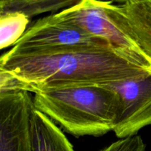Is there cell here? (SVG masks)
<instances>
[{
	"label": "cell",
	"mask_w": 151,
	"mask_h": 151,
	"mask_svg": "<svg viewBox=\"0 0 151 151\" xmlns=\"http://www.w3.org/2000/svg\"><path fill=\"white\" fill-rule=\"evenodd\" d=\"M75 45L111 46L106 41L87 33L55 13L38 19L32 24L14 47L50 48Z\"/></svg>",
	"instance_id": "8992f818"
},
{
	"label": "cell",
	"mask_w": 151,
	"mask_h": 151,
	"mask_svg": "<svg viewBox=\"0 0 151 151\" xmlns=\"http://www.w3.org/2000/svg\"><path fill=\"white\" fill-rule=\"evenodd\" d=\"M100 151H145V144L137 134L120 139Z\"/></svg>",
	"instance_id": "30bf717a"
},
{
	"label": "cell",
	"mask_w": 151,
	"mask_h": 151,
	"mask_svg": "<svg viewBox=\"0 0 151 151\" xmlns=\"http://www.w3.org/2000/svg\"><path fill=\"white\" fill-rule=\"evenodd\" d=\"M30 139L32 151H75L54 121L35 107L30 116Z\"/></svg>",
	"instance_id": "52a82bcc"
},
{
	"label": "cell",
	"mask_w": 151,
	"mask_h": 151,
	"mask_svg": "<svg viewBox=\"0 0 151 151\" xmlns=\"http://www.w3.org/2000/svg\"><path fill=\"white\" fill-rule=\"evenodd\" d=\"M29 19L13 12L0 14V49L14 46L27 29Z\"/></svg>",
	"instance_id": "9c48e42d"
},
{
	"label": "cell",
	"mask_w": 151,
	"mask_h": 151,
	"mask_svg": "<svg viewBox=\"0 0 151 151\" xmlns=\"http://www.w3.org/2000/svg\"><path fill=\"white\" fill-rule=\"evenodd\" d=\"M107 86L118 93L120 100L114 129L118 138L137 135L143 128L151 125V73Z\"/></svg>",
	"instance_id": "5b68a950"
},
{
	"label": "cell",
	"mask_w": 151,
	"mask_h": 151,
	"mask_svg": "<svg viewBox=\"0 0 151 151\" xmlns=\"http://www.w3.org/2000/svg\"><path fill=\"white\" fill-rule=\"evenodd\" d=\"M34 107L29 91L0 93V151H32L30 116Z\"/></svg>",
	"instance_id": "277c9868"
},
{
	"label": "cell",
	"mask_w": 151,
	"mask_h": 151,
	"mask_svg": "<svg viewBox=\"0 0 151 151\" xmlns=\"http://www.w3.org/2000/svg\"><path fill=\"white\" fill-rule=\"evenodd\" d=\"M150 73L111 46H13L0 58V93L17 90L35 93L70 86L109 85Z\"/></svg>",
	"instance_id": "6da1fadb"
},
{
	"label": "cell",
	"mask_w": 151,
	"mask_h": 151,
	"mask_svg": "<svg viewBox=\"0 0 151 151\" xmlns=\"http://www.w3.org/2000/svg\"><path fill=\"white\" fill-rule=\"evenodd\" d=\"M58 13L65 20L92 36L106 41L145 69L151 71V59L139 44L119 4H114L111 0H80Z\"/></svg>",
	"instance_id": "3957f363"
},
{
	"label": "cell",
	"mask_w": 151,
	"mask_h": 151,
	"mask_svg": "<svg viewBox=\"0 0 151 151\" xmlns=\"http://www.w3.org/2000/svg\"><path fill=\"white\" fill-rule=\"evenodd\" d=\"M119 7L143 51L151 59V0H132Z\"/></svg>",
	"instance_id": "ba28073f"
},
{
	"label": "cell",
	"mask_w": 151,
	"mask_h": 151,
	"mask_svg": "<svg viewBox=\"0 0 151 151\" xmlns=\"http://www.w3.org/2000/svg\"><path fill=\"white\" fill-rule=\"evenodd\" d=\"M113 2H118L120 3V4H124V3H126L129 1H132V0H111Z\"/></svg>",
	"instance_id": "8fae6325"
},
{
	"label": "cell",
	"mask_w": 151,
	"mask_h": 151,
	"mask_svg": "<svg viewBox=\"0 0 151 151\" xmlns=\"http://www.w3.org/2000/svg\"><path fill=\"white\" fill-rule=\"evenodd\" d=\"M16 1V0H0V5H1V4H6V3L11 2V1Z\"/></svg>",
	"instance_id": "7c38bea8"
},
{
	"label": "cell",
	"mask_w": 151,
	"mask_h": 151,
	"mask_svg": "<svg viewBox=\"0 0 151 151\" xmlns=\"http://www.w3.org/2000/svg\"><path fill=\"white\" fill-rule=\"evenodd\" d=\"M34 94L35 109L74 136L99 137L116 126L120 100L107 85L70 86Z\"/></svg>",
	"instance_id": "7a4b0ae2"
}]
</instances>
